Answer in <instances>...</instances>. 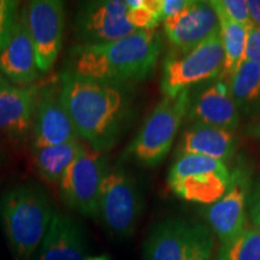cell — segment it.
I'll use <instances>...</instances> for the list:
<instances>
[{
    "instance_id": "obj_25",
    "label": "cell",
    "mask_w": 260,
    "mask_h": 260,
    "mask_svg": "<svg viewBox=\"0 0 260 260\" xmlns=\"http://www.w3.org/2000/svg\"><path fill=\"white\" fill-rule=\"evenodd\" d=\"M210 4L214 11L220 12L232 21L246 25L247 28L252 27L247 0H211Z\"/></svg>"
},
{
    "instance_id": "obj_8",
    "label": "cell",
    "mask_w": 260,
    "mask_h": 260,
    "mask_svg": "<svg viewBox=\"0 0 260 260\" xmlns=\"http://www.w3.org/2000/svg\"><path fill=\"white\" fill-rule=\"evenodd\" d=\"M142 211L141 190L123 168L109 169L102 184L98 219L113 237L126 239L134 233Z\"/></svg>"
},
{
    "instance_id": "obj_29",
    "label": "cell",
    "mask_w": 260,
    "mask_h": 260,
    "mask_svg": "<svg viewBox=\"0 0 260 260\" xmlns=\"http://www.w3.org/2000/svg\"><path fill=\"white\" fill-rule=\"evenodd\" d=\"M249 217L254 226H260V177L248 199Z\"/></svg>"
},
{
    "instance_id": "obj_21",
    "label": "cell",
    "mask_w": 260,
    "mask_h": 260,
    "mask_svg": "<svg viewBox=\"0 0 260 260\" xmlns=\"http://www.w3.org/2000/svg\"><path fill=\"white\" fill-rule=\"evenodd\" d=\"M216 14L218 17L220 39H222L224 50V67L219 80L226 82L229 77L235 73L239 65L243 61L247 29L248 28L246 25L232 21L220 12L216 11Z\"/></svg>"
},
{
    "instance_id": "obj_26",
    "label": "cell",
    "mask_w": 260,
    "mask_h": 260,
    "mask_svg": "<svg viewBox=\"0 0 260 260\" xmlns=\"http://www.w3.org/2000/svg\"><path fill=\"white\" fill-rule=\"evenodd\" d=\"M18 2L0 0V52L4 50L11 39L19 11Z\"/></svg>"
},
{
    "instance_id": "obj_13",
    "label": "cell",
    "mask_w": 260,
    "mask_h": 260,
    "mask_svg": "<svg viewBox=\"0 0 260 260\" xmlns=\"http://www.w3.org/2000/svg\"><path fill=\"white\" fill-rule=\"evenodd\" d=\"M31 133L32 151L80 139L61 100L60 81L41 87Z\"/></svg>"
},
{
    "instance_id": "obj_18",
    "label": "cell",
    "mask_w": 260,
    "mask_h": 260,
    "mask_svg": "<svg viewBox=\"0 0 260 260\" xmlns=\"http://www.w3.org/2000/svg\"><path fill=\"white\" fill-rule=\"evenodd\" d=\"M86 241L73 217L54 212L39 252V260H84Z\"/></svg>"
},
{
    "instance_id": "obj_24",
    "label": "cell",
    "mask_w": 260,
    "mask_h": 260,
    "mask_svg": "<svg viewBox=\"0 0 260 260\" xmlns=\"http://www.w3.org/2000/svg\"><path fill=\"white\" fill-rule=\"evenodd\" d=\"M128 21L136 30H155L162 22L160 0H126Z\"/></svg>"
},
{
    "instance_id": "obj_10",
    "label": "cell",
    "mask_w": 260,
    "mask_h": 260,
    "mask_svg": "<svg viewBox=\"0 0 260 260\" xmlns=\"http://www.w3.org/2000/svg\"><path fill=\"white\" fill-rule=\"evenodd\" d=\"M126 15L128 4L123 0L80 3L73 22L77 45H103L138 31Z\"/></svg>"
},
{
    "instance_id": "obj_2",
    "label": "cell",
    "mask_w": 260,
    "mask_h": 260,
    "mask_svg": "<svg viewBox=\"0 0 260 260\" xmlns=\"http://www.w3.org/2000/svg\"><path fill=\"white\" fill-rule=\"evenodd\" d=\"M162 52L158 30H138L103 45H76L69 51L67 70L82 77L128 86L148 80Z\"/></svg>"
},
{
    "instance_id": "obj_1",
    "label": "cell",
    "mask_w": 260,
    "mask_h": 260,
    "mask_svg": "<svg viewBox=\"0 0 260 260\" xmlns=\"http://www.w3.org/2000/svg\"><path fill=\"white\" fill-rule=\"evenodd\" d=\"M59 81L61 100L79 138L105 153L118 141L132 116L129 87L82 77L67 69Z\"/></svg>"
},
{
    "instance_id": "obj_6",
    "label": "cell",
    "mask_w": 260,
    "mask_h": 260,
    "mask_svg": "<svg viewBox=\"0 0 260 260\" xmlns=\"http://www.w3.org/2000/svg\"><path fill=\"white\" fill-rule=\"evenodd\" d=\"M232 180L225 162L203 155L182 154L172 162L168 186L181 199L211 205L225 194Z\"/></svg>"
},
{
    "instance_id": "obj_31",
    "label": "cell",
    "mask_w": 260,
    "mask_h": 260,
    "mask_svg": "<svg viewBox=\"0 0 260 260\" xmlns=\"http://www.w3.org/2000/svg\"><path fill=\"white\" fill-rule=\"evenodd\" d=\"M247 133L260 139V113L256 116V118L253 119V122L247 128Z\"/></svg>"
},
{
    "instance_id": "obj_33",
    "label": "cell",
    "mask_w": 260,
    "mask_h": 260,
    "mask_svg": "<svg viewBox=\"0 0 260 260\" xmlns=\"http://www.w3.org/2000/svg\"><path fill=\"white\" fill-rule=\"evenodd\" d=\"M210 260H212V259H210ZM213 260H218V259H213Z\"/></svg>"
},
{
    "instance_id": "obj_19",
    "label": "cell",
    "mask_w": 260,
    "mask_h": 260,
    "mask_svg": "<svg viewBox=\"0 0 260 260\" xmlns=\"http://www.w3.org/2000/svg\"><path fill=\"white\" fill-rule=\"evenodd\" d=\"M236 151V139L232 130L194 123L181 136L177 155L195 154L225 162Z\"/></svg>"
},
{
    "instance_id": "obj_16",
    "label": "cell",
    "mask_w": 260,
    "mask_h": 260,
    "mask_svg": "<svg viewBox=\"0 0 260 260\" xmlns=\"http://www.w3.org/2000/svg\"><path fill=\"white\" fill-rule=\"evenodd\" d=\"M0 74L10 83L19 87L34 84L40 76L28 27L27 5L19 11L11 39L0 52Z\"/></svg>"
},
{
    "instance_id": "obj_27",
    "label": "cell",
    "mask_w": 260,
    "mask_h": 260,
    "mask_svg": "<svg viewBox=\"0 0 260 260\" xmlns=\"http://www.w3.org/2000/svg\"><path fill=\"white\" fill-rule=\"evenodd\" d=\"M243 60L253 61L260 65V29L256 27H249L247 29L246 50Z\"/></svg>"
},
{
    "instance_id": "obj_9",
    "label": "cell",
    "mask_w": 260,
    "mask_h": 260,
    "mask_svg": "<svg viewBox=\"0 0 260 260\" xmlns=\"http://www.w3.org/2000/svg\"><path fill=\"white\" fill-rule=\"evenodd\" d=\"M107 171L105 153L83 144L59 182L63 203L83 216L98 218L100 190Z\"/></svg>"
},
{
    "instance_id": "obj_7",
    "label": "cell",
    "mask_w": 260,
    "mask_h": 260,
    "mask_svg": "<svg viewBox=\"0 0 260 260\" xmlns=\"http://www.w3.org/2000/svg\"><path fill=\"white\" fill-rule=\"evenodd\" d=\"M224 67V50L220 31L191 50L170 52L162 64L160 88L165 98H175L190 86L217 79Z\"/></svg>"
},
{
    "instance_id": "obj_17",
    "label": "cell",
    "mask_w": 260,
    "mask_h": 260,
    "mask_svg": "<svg viewBox=\"0 0 260 260\" xmlns=\"http://www.w3.org/2000/svg\"><path fill=\"white\" fill-rule=\"evenodd\" d=\"M194 123L233 130L240 121V113L229 93L228 84L222 80L203 90L188 110Z\"/></svg>"
},
{
    "instance_id": "obj_23",
    "label": "cell",
    "mask_w": 260,
    "mask_h": 260,
    "mask_svg": "<svg viewBox=\"0 0 260 260\" xmlns=\"http://www.w3.org/2000/svg\"><path fill=\"white\" fill-rule=\"evenodd\" d=\"M218 260H260V226L248 228L229 245L220 247Z\"/></svg>"
},
{
    "instance_id": "obj_20",
    "label": "cell",
    "mask_w": 260,
    "mask_h": 260,
    "mask_svg": "<svg viewBox=\"0 0 260 260\" xmlns=\"http://www.w3.org/2000/svg\"><path fill=\"white\" fill-rule=\"evenodd\" d=\"M83 142L80 140L67 144L34 149V165L42 180L48 183L59 184L64 172L77 157Z\"/></svg>"
},
{
    "instance_id": "obj_11",
    "label": "cell",
    "mask_w": 260,
    "mask_h": 260,
    "mask_svg": "<svg viewBox=\"0 0 260 260\" xmlns=\"http://www.w3.org/2000/svg\"><path fill=\"white\" fill-rule=\"evenodd\" d=\"M27 15L38 68L40 73H47L53 68L63 46L64 3L32 0L27 4Z\"/></svg>"
},
{
    "instance_id": "obj_30",
    "label": "cell",
    "mask_w": 260,
    "mask_h": 260,
    "mask_svg": "<svg viewBox=\"0 0 260 260\" xmlns=\"http://www.w3.org/2000/svg\"><path fill=\"white\" fill-rule=\"evenodd\" d=\"M247 6L252 25L260 29V0H247Z\"/></svg>"
},
{
    "instance_id": "obj_14",
    "label": "cell",
    "mask_w": 260,
    "mask_h": 260,
    "mask_svg": "<svg viewBox=\"0 0 260 260\" xmlns=\"http://www.w3.org/2000/svg\"><path fill=\"white\" fill-rule=\"evenodd\" d=\"M171 52L183 53L219 31V22L210 2L191 0L180 14L162 21Z\"/></svg>"
},
{
    "instance_id": "obj_28",
    "label": "cell",
    "mask_w": 260,
    "mask_h": 260,
    "mask_svg": "<svg viewBox=\"0 0 260 260\" xmlns=\"http://www.w3.org/2000/svg\"><path fill=\"white\" fill-rule=\"evenodd\" d=\"M191 0H160V16L161 19H167L180 14L190 4Z\"/></svg>"
},
{
    "instance_id": "obj_22",
    "label": "cell",
    "mask_w": 260,
    "mask_h": 260,
    "mask_svg": "<svg viewBox=\"0 0 260 260\" xmlns=\"http://www.w3.org/2000/svg\"><path fill=\"white\" fill-rule=\"evenodd\" d=\"M225 83L239 111L252 105L260 99V65L243 60Z\"/></svg>"
},
{
    "instance_id": "obj_4",
    "label": "cell",
    "mask_w": 260,
    "mask_h": 260,
    "mask_svg": "<svg viewBox=\"0 0 260 260\" xmlns=\"http://www.w3.org/2000/svg\"><path fill=\"white\" fill-rule=\"evenodd\" d=\"M190 106L189 90L162 98L146 118L126 154L145 167H155L167 158Z\"/></svg>"
},
{
    "instance_id": "obj_5",
    "label": "cell",
    "mask_w": 260,
    "mask_h": 260,
    "mask_svg": "<svg viewBox=\"0 0 260 260\" xmlns=\"http://www.w3.org/2000/svg\"><path fill=\"white\" fill-rule=\"evenodd\" d=\"M213 251L209 226L172 217L151 230L144 243V260H210Z\"/></svg>"
},
{
    "instance_id": "obj_12",
    "label": "cell",
    "mask_w": 260,
    "mask_h": 260,
    "mask_svg": "<svg viewBox=\"0 0 260 260\" xmlns=\"http://www.w3.org/2000/svg\"><path fill=\"white\" fill-rule=\"evenodd\" d=\"M249 178L242 171L232 174L225 194L216 203L207 205L203 213L210 229L225 246L240 237L247 228V206L249 199Z\"/></svg>"
},
{
    "instance_id": "obj_32",
    "label": "cell",
    "mask_w": 260,
    "mask_h": 260,
    "mask_svg": "<svg viewBox=\"0 0 260 260\" xmlns=\"http://www.w3.org/2000/svg\"><path fill=\"white\" fill-rule=\"evenodd\" d=\"M84 260H110L107 255H99V256H87Z\"/></svg>"
},
{
    "instance_id": "obj_3",
    "label": "cell",
    "mask_w": 260,
    "mask_h": 260,
    "mask_svg": "<svg viewBox=\"0 0 260 260\" xmlns=\"http://www.w3.org/2000/svg\"><path fill=\"white\" fill-rule=\"evenodd\" d=\"M54 211L40 187L19 184L0 195V224L12 258L30 260L50 228Z\"/></svg>"
},
{
    "instance_id": "obj_15",
    "label": "cell",
    "mask_w": 260,
    "mask_h": 260,
    "mask_svg": "<svg viewBox=\"0 0 260 260\" xmlns=\"http://www.w3.org/2000/svg\"><path fill=\"white\" fill-rule=\"evenodd\" d=\"M41 86L19 87L0 76V135L22 141L32 130Z\"/></svg>"
}]
</instances>
